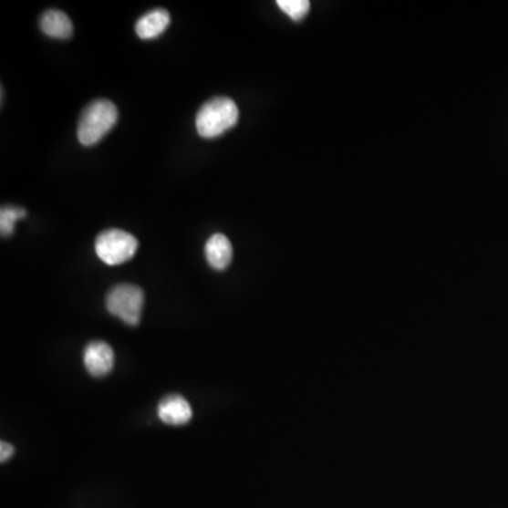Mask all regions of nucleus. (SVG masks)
<instances>
[{
  "label": "nucleus",
  "instance_id": "obj_6",
  "mask_svg": "<svg viewBox=\"0 0 508 508\" xmlns=\"http://www.w3.org/2000/svg\"><path fill=\"white\" fill-rule=\"evenodd\" d=\"M157 412H159V418L164 424L174 425V427L188 424L192 418L190 402L184 397L177 396V394H172V396L161 399Z\"/></svg>",
  "mask_w": 508,
  "mask_h": 508
},
{
  "label": "nucleus",
  "instance_id": "obj_10",
  "mask_svg": "<svg viewBox=\"0 0 508 508\" xmlns=\"http://www.w3.org/2000/svg\"><path fill=\"white\" fill-rule=\"evenodd\" d=\"M27 213L23 208L16 206H4L0 211V232L2 236L6 237L15 232V225L19 219L26 218Z\"/></svg>",
  "mask_w": 508,
  "mask_h": 508
},
{
  "label": "nucleus",
  "instance_id": "obj_7",
  "mask_svg": "<svg viewBox=\"0 0 508 508\" xmlns=\"http://www.w3.org/2000/svg\"><path fill=\"white\" fill-rule=\"evenodd\" d=\"M206 262L215 270H225L233 259V247L225 234L216 233L209 237L205 246Z\"/></svg>",
  "mask_w": 508,
  "mask_h": 508
},
{
  "label": "nucleus",
  "instance_id": "obj_3",
  "mask_svg": "<svg viewBox=\"0 0 508 508\" xmlns=\"http://www.w3.org/2000/svg\"><path fill=\"white\" fill-rule=\"evenodd\" d=\"M139 242L133 234L120 229L103 231L95 241L97 256L108 265H119L133 259Z\"/></svg>",
  "mask_w": 508,
  "mask_h": 508
},
{
  "label": "nucleus",
  "instance_id": "obj_8",
  "mask_svg": "<svg viewBox=\"0 0 508 508\" xmlns=\"http://www.w3.org/2000/svg\"><path fill=\"white\" fill-rule=\"evenodd\" d=\"M40 28L44 35L58 40H68L74 33L71 20L61 10L51 9L40 17Z\"/></svg>",
  "mask_w": 508,
  "mask_h": 508
},
{
  "label": "nucleus",
  "instance_id": "obj_12",
  "mask_svg": "<svg viewBox=\"0 0 508 508\" xmlns=\"http://www.w3.org/2000/svg\"><path fill=\"white\" fill-rule=\"evenodd\" d=\"M13 455H15V448H13V445H10L9 442H5V441L0 443V461H2V463L9 461Z\"/></svg>",
  "mask_w": 508,
  "mask_h": 508
},
{
  "label": "nucleus",
  "instance_id": "obj_11",
  "mask_svg": "<svg viewBox=\"0 0 508 508\" xmlns=\"http://www.w3.org/2000/svg\"><path fill=\"white\" fill-rule=\"evenodd\" d=\"M277 6L294 22H301L308 15V0H278Z\"/></svg>",
  "mask_w": 508,
  "mask_h": 508
},
{
  "label": "nucleus",
  "instance_id": "obj_1",
  "mask_svg": "<svg viewBox=\"0 0 508 508\" xmlns=\"http://www.w3.org/2000/svg\"><path fill=\"white\" fill-rule=\"evenodd\" d=\"M118 108L110 100L98 99L82 110L78 123V140L82 146L99 143L118 123Z\"/></svg>",
  "mask_w": 508,
  "mask_h": 508
},
{
  "label": "nucleus",
  "instance_id": "obj_5",
  "mask_svg": "<svg viewBox=\"0 0 508 508\" xmlns=\"http://www.w3.org/2000/svg\"><path fill=\"white\" fill-rule=\"evenodd\" d=\"M84 365L89 375L105 378L115 366V353L107 342H91L84 350Z\"/></svg>",
  "mask_w": 508,
  "mask_h": 508
},
{
  "label": "nucleus",
  "instance_id": "obj_2",
  "mask_svg": "<svg viewBox=\"0 0 508 508\" xmlns=\"http://www.w3.org/2000/svg\"><path fill=\"white\" fill-rule=\"evenodd\" d=\"M239 120L236 103L226 97H216L208 100L197 113L198 134L203 139H215L231 130Z\"/></svg>",
  "mask_w": 508,
  "mask_h": 508
},
{
  "label": "nucleus",
  "instance_id": "obj_9",
  "mask_svg": "<svg viewBox=\"0 0 508 508\" xmlns=\"http://www.w3.org/2000/svg\"><path fill=\"white\" fill-rule=\"evenodd\" d=\"M169 25V12L164 9H154L139 19L136 23V33L141 40H154L166 32Z\"/></svg>",
  "mask_w": 508,
  "mask_h": 508
},
{
  "label": "nucleus",
  "instance_id": "obj_4",
  "mask_svg": "<svg viewBox=\"0 0 508 508\" xmlns=\"http://www.w3.org/2000/svg\"><path fill=\"white\" fill-rule=\"evenodd\" d=\"M143 306V290L133 284L116 285L107 295L108 311L130 327H136L140 322Z\"/></svg>",
  "mask_w": 508,
  "mask_h": 508
}]
</instances>
